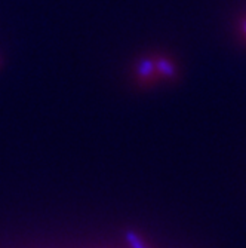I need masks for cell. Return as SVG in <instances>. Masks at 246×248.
Instances as JSON below:
<instances>
[{"mask_svg": "<svg viewBox=\"0 0 246 248\" xmlns=\"http://www.w3.org/2000/svg\"><path fill=\"white\" fill-rule=\"evenodd\" d=\"M125 238H126V241H128V244H129L130 248H147L145 244L143 242V239L135 232H133V231H126Z\"/></svg>", "mask_w": 246, "mask_h": 248, "instance_id": "7a4b0ae2", "label": "cell"}, {"mask_svg": "<svg viewBox=\"0 0 246 248\" xmlns=\"http://www.w3.org/2000/svg\"><path fill=\"white\" fill-rule=\"evenodd\" d=\"M156 69L159 70V73L165 75L166 78H174L175 76V67L168 61V60H158V62L154 64Z\"/></svg>", "mask_w": 246, "mask_h": 248, "instance_id": "6da1fadb", "label": "cell"}, {"mask_svg": "<svg viewBox=\"0 0 246 248\" xmlns=\"http://www.w3.org/2000/svg\"><path fill=\"white\" fill-rule=\"evenodd\" d=\"M154 69H156V65L151 60H143L138 65V75L141 78H148V76H151Z\"/></svg>", "mask_w": 246, "mask_h": 248, "instance_id": "3957f363", "label": "cell"}]
</instances>
